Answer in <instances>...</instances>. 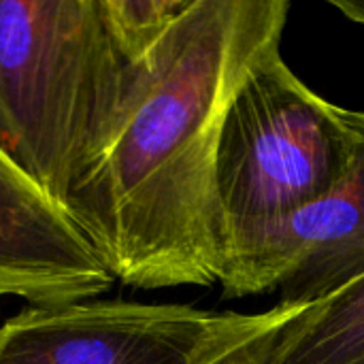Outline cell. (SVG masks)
I'll use <instances>...</instances> for the list:
<instances>
[{
  "label": "cell",
  "mask_w": 364,
  "mask_h": 364,
  "mask_svg": "<svg viewBox=\"0 0 364 364\" xmlns=\"http://www.w3.org/2000/svg\"><path fill=\"white\" fill-rule=\"evenodd\" d=\"M288 11V0H192L132 66L111 136L64 205L113 279L145 290L222 282L220 126L252 66L282 45Z\"/></svg>",
  "instance_id": "6da1fadb"
},
{
  "label": "cell",
  "mask_w": 364,
  "mask_h": 364,
  "mask_svg": "<svg viewBox=\"0 0 364 364\" xmlns=\"http://www.w3.org/2000/svg\"><path fill=\"white\" fill-rule=\"evenodd\" d=\"M134 64L100 0H0V149L62 209L105 149Z\"/></svg>",
  "instance_id": "7a4b0ae2"
},
{
  "label": "cell",
  "mask_w": 364,
  "mask_h": 364,
  "mask_svg": "<svg viewBox=\"0 0 364 364\" xmlns=\"http://www.w3.org/2000/svg\"><path fill=\"white\" fill-rule=\"evenodd\" d=\"M354 154L350 109L314 92L279 47L269 49L237 87L220 126L215 181L228 262L267 228L331 194Z\"/></svg>",
  "instance_id": "3957f363"
},
{
  "label": "cell",
  "mask_w": 364,
  "mask_h": 364,
  "mask_svg": "<svg viewBox=\"0 0 364 364\" xmlns=\"http://www.w3.org/2000/svg\"><path fill=\"white\" fill-rule=\"evenodd\" d=\"M222 314L190 305H32L0 326V364H196Z\"/></svg>",
  "instance_id": "277c9868"
},
{
  "label": "cell",
  "mask_w": 364,
  "mask_h": 364,
  "mask_svg": "<svg viewBox=\"0 0 364 364\" xmlns=\"http://www.w3.org/2000/svg\"><path fill=\"white\" fill-rule=\"evenodd\" d=\"M350 115L356 154L348 175L232 256L220 282L226 299L279 290L282 305H314L364 275V111Z\"/></svg>",
  "instance_id": "5b68a950"
},
{
  "label": "cell",
  "mask_w": 364,
  "mask_h": 364,
  "mask_svg": "<svg viewBox=\"0 0 364 364\" xmlns=\"http://www.w3.org/2000/svg\"><path fill=\"white\" fill-rule=\"evenodd\" d=\"M113 282L68 213L0 149V296L64 305Z\"/></svg>",
  "instance_id": "8992f818"
},
{
  "label": "cell",
  "mask_w": 364,
  "mask_h": 364,
  "mask_svg": "<svg viewBox=\"0 0 364 364\" xmlns=\"http://www.w3.org/2000/svg\"><path fill=\"white\" fill-rule=\"evenodd\" d=\"M273 364H364V275L309 305Z\"/></svg>",
  "instance_id": "52a82bcc"
},
{
  "label": "cell",
  "mask_w": 364,
  "mask_h": 364,
  "mask_svg": "<svg viewBox=\"0 0 364 364\" xmlns=\"http://www.w3.org/2000/svg\"><path fill=\"white\" fill-rule=\"evenodd\" d=\"M309 305H282L243 316L222 314L196 364H273L296 318Z\"/></svg>",
  "instance_id": "ba28073f"
},
{
  "label": "cell",
  "mask_w": 364,
  "mask_h": 364,
  "mask_svg": "<svg viewBox=\"0 0 364 364\" xmlns=\"http://www.w3.org/2000/svg\"><path fill=\"white\" fill-rule=\"evenodd\" d=\"M105 21L128 62L145 60L192 0H100Z\"/></svg>",
  "instance_id": "9c48e42d"
},
{
  "label": "cell",
  "mask_w": 364,
  "mask_h": 364,
  "mask_svg": "<svg viewBox=\"0 0 364 364\" xmlns=\"http://www.w3.org/2000/svg\"><path fill=\"white\" fill-rule=\"evenodd\" d=\"M337 11H341L350 21L364 26V0H328Z\"/></svg>",
  "instance_id": "30bf717a"
}]
</instances>
